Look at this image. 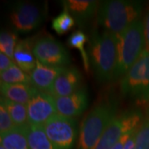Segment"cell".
<instances>
[{"mask_svg":"<svg viewBox=\"0 0 149 149\" xmlns=\"http://www.w3.org/2000/svg\"><path fill=\"white\" fill-rule=\"evenodd\" d=\"M34 42L35 41H33L32 38L19 40L13 54V61L15 64L29 74L37 65V60L32 52Z\"/></svg>","mask_w":149,"mask_h":149,"instance_id":"15","label":"cell"},{"mask_svg":"<svg viewBox=\"0 0 149 149\" xmlns=\"http://www.w3.org/2000/svg\"><path fill=\"white\" fill-rule=\"evenodd\" d=\"M27 126L14 127L1 134V146L5 149H30L27 136Z\"/></svg>","mask_w":149,"mask_h":149,"instance_id":"17","label":"cell"},{"mask_svg":"<svg viewBox=\"0 0 149 149\" xmlns=\"http://www.w3.org/2000/svg\"><path fill=\"white\" fill-rule=\"evenodd\" d=\"M45 10L37 3L30 2H17L11 7L8 19L13 31L28 33L37 29L42 23Z\"/></svg>","mask_w":149,"mask_h":149,"instance_id":"7","label":"cell"},{"mask_svg":"<svg viewBox=\"0 0 149 149\" xmlns=\"http://www.w3.org/2000/svg\"><path fill=\"white\" fill-rule=\"evenodd\" d=\"M13 65H15V62L13 59L8 57L4 53H0V72L5 71Z\"/></svg>","mask_w":149,"mask_h":149,"instance_id":"26","label":"cell"},{"mask_svg":"<svg viewBox=\"0 0 149 149\" xmlns=\"http://www.w3.org/2000/svg\"><path fill=\"white\" fill-rule=\"evenodd\" d=\"M45 133L56 149H71L77 137V120L56 114L43 125Z\"/></svg>","mask_w":149,"mask_h":149,"instance_id":"8","label":"cell"},{"mask_svg":"<svg viewBox=\"0 0 149 149\" xmlns=\"http://www.w3.org/2000/svg\"><path fill=\"white\" fill-rule=\"evenodd\" d=\"M144 37H145V51L149 52V8L143 20Z\"/></svg>","mask_w":149,"mask_h":149,"instance_id":"27","label":"cell"},{"mask_svg":"<svg viewBox=\"0 0 149 149\" xmlns=\"http://www.w3.org/2000/svg\"><path fill=\"white\" fill-rule=\"evenodd\" d=\"M65 69L66 67L45 65L37 61V65L30 74L31 85L38 91L49 94L56 79Z\"/></svg>","mask_w":149,"mask_h":149,"instance_id":"14","label":"cell"},{"mask_svg":"<svg viewBox=\"0 0 149 149\" xmlns=\"http://www.w3.org/2000/svg\"><path fill=\"white\" fill-rule=\"evenodd\" d=\"M27 136L30 149H56L42 125H28Z\"/></svg>","mask_w":149,"mask_h":149,"instance_id":"18","label":"cell"},{"mask_svg":"<svg viewBox=\"0 0 149 149\" xmlns=\"http://www.w3.org/2000/svg\"><path fill=\"white\" fill-rule=\"evenodd\" d=\"M122 94L139 101H149V52L144 51L120 82Z\"/></svg>","mask_w":149,"mask_h":149,"instance_id":"5","label":"cell"},{"mask_svg":"<svg viewBox=\"0 0 149 149\" xmlns=\"http://www.w3.org/2000/svg\"><path fill=\"white\" fill-rule=\"evenodd\" d=\"M135 149H149V116L144 119L137 131Z\"/></svg>","mask_w":149,"mask_h":149,"instance_id":"24","label":"cell"},{"mask_svg":"<svg viewBox=\"0 0 149 149\" xmlns=\"http://www.w3.org/2000/svg\"><path fill=\"white\" fill-rule=\"evenodd\" d=\"M1 104L5 107L16 127H25L29 125L26 104L9 100L1 96Z\"/></svg>","mask_w":149,"mask_h":149,"instance_id":"19","label":"cell"},{"mask_svg":"<svg viewBox=\"0 0 149 149\" xmlns=\"http://www.w3.org/2000/svg\"><path fill=\"white\" fill-rule=\"evenodd\" d=\"M89 43V58L96 78L101 81L113 80L117 66L118 35L95 31Z\"/></svg>","mask_w":149,"mask_h":149,"instance_id":"1","label":"cell"},{"mask_svg":"<svg viewBox=\"0 0 149 149\" xmlns=\"http://www.w3.org/2000/svg\"><path fill=\"white\" fill-rule=\"evenodd\" d=\"M138 131V130H137ZM137 131L130 136V138L127 140V142L125 143L123 148V149H135V138H136V133Z\"/></svg>","mask_w":149,"mask_h":149,"instance_id":"29","label":"cell"},{"mask_svg":"<svg viewBox=\"0 0 149 149\" xmlns=\"http://www.w3.org/2000/svg\"><path fill=\"white\" fill-rule=\"evenodd\" d=\"M61 3L63 8H66L73 17L77 25L84 27L97 14L100 2L95 0H65Z\"/></svg>","mask_w":149,"mask_h":149,"instance_id":"13","label":"cell"},{"mask_svg":"<svg viewBox=\"0 0 149 149\" xmlns=\"http://www.w3.org/2000/svg\"><path fill=\"white\" fill-rule=\"evenodd\" d=\"M54 99L57 113L68 118L80 115L87 109L89 104L88 92L85 87H81L70 95Z\"/></svg>","mask_w":149,"mask_h":149,"instance_id":"11","label":"cell"},{"mask_svg":"<svg viewBox=\"0 0 149 149\" xmlns=\"http://www.w3.org/2000/svg\"><path fill=\"white\" fill-rule=\"evenodd\" d=\"M74 24L75 21L73 17L70 15L68 10L64 8L63 11L53 18L52 22V27L58 35H63L69 32L74 27Z\"/></svg>","mask_w":149,"mask_h":149,"instance_id":"22","label":"cell"},{"mask_svg":"<svg viewBox=\"0 0 149 149\" xmlns=\"http://www.w3.org/2000/svg\"><path fill=\"white\" fill-rule=\"evenodd\" d=\"M0 149H5V148H3V146H0Z\"/></svg>","mask_w":149,"mask_h":149,"instance_id":"30","label":"cell"},{"mask_svg":"<svg viewBox=\"0 0 149 149\" xmlns=\"http://www.w3.org/2000/svg\"><path fill=\"white\" fill-rule=\"evenodd\" d=\"M117 116V103L106 101L94 107L81 124L77 149H95L104 131Z\"/></svg>","mask_w":149,"mask_h":149,"instance_id":"3","label":"cell"},{"mask_svg":"<svg viewBox=\"0 0 149 149\" xmlns=\"http://www.w3.org/2000/svg\"><path fill=\"white\" fill-rule=\"evenodd\" d=\"M140 110H128L113 118L97 144L95 149H111L126 133L137 130L143 123Z\"/></svg>","mask_w":149,"mask_h":149,"instance_id":"6","label":"cell"},{"mask_svg":"<svg viewBox=\"0 0 149 149\" xmlns=\"http://www.w3.org/2000/svg\"><path fill=\"white\" fill-rule=\"evenodd\" d=\"M0 80L3 84H28L31 85L30 74L26 73L16 64L0 72Z\"/></svg>","mask_w":149,"mask_h":149,"instance_id":"20","label":"cell"},{"mask_svg":"<svg viewBox=\"0 0 149 149\" xmlns=\"http://www.w3.org/2000/svg\"><path fill=\"white\" fill-rule=\"evenodd\" d=\"M32 52L37 61L48 66L65 67L70 63L68 52L51 36H42L34 42Z\"/></svg>","mask_w":149,"mask_h":149,"instance_id":"9","label":"cell"},{"mask_svg":"<svg viewBox=\"0 0 149 149\" xmlns=\"http://www.w3.org/2000/svg\"><path fill=\"white\" fill-rule=\"evenodd\" d=\"M16 127L5 107L0 104V133H6Z\"/></svg>","mask_w":149,"mask_h":149,"instance_id":"25","label":"cell"},{"mask_svg":"<svg viewBox=\"0 0 149 149\" xmlns=\"http://www.w3.org/2000/svg\"><path fill=\"white\" fill-rule=\"evenodd\" d=\"M37 89L28 84H3L0 91L3 97L16 103L27 105Z\"/></svg>","mask_w":149,"mask_h":149,"instance_id":"16","label":"cell"},{"mask_svg":"<svg viewBox=\"0 0 149 149\" xmlns=\"http://www.w3.org/2000/svg\"><path fill=\"white\" fill-rule=\"evenodd\" d=\"M82 75L74 67L66 68L54 82L49 95L53 98L70 95L81 88Z\"/></svg>","mask_w":149,"mask_h":149,"instance_id":"12","label":"cell"},{"mask_svg":"<svg viewBox=\"0 0 149 149\" xmlns=\"http://www.w3.org/2000/svg\"><path fill=\"white\" fill-rule=\"evenodd\" d=\"M137 130H138V129H137ZM137 130H133V131H132V132H129V133L124 134L122 138H121V139H120V140H119L117 143L115 144V145H114V146H113V147L111 149H123V146H124L125 143L127 142V140H128V139L130 138V136H131V135H132V134H133L134 132H136Z\"/></svg>","mask_w":149,"mask_h":149,"instance_id":"28","label":"cell"},{"mask_svg":"<svg viewBox=\"0 0 149 149\" xmlns=\"http://www.w3.org/2000/svg\"><path fill=\"white\" fill-rule=\"evenodd\" d=\"M88 41V37L85 35L84 32L80 30L74 31L67 39V44L70 47L77 48L80 51L82 61L84 64V67L86 71H88L90 69V58H89V54L86 52V50L85 48V43Z\"/></svg>","mask_w":149,"mask_h":149,"instance_id":"21","label":"cell"},{"mask_svg":"<svg viewBox=\"0 0 149 149\" xmlns=\"http://www.w3.org/2000/svg\"><path fill=\"white\" fill-rule=\"evenodd\" d=\"M18 42L16 33L12 31L2 30L0 33V51L13 60V54Z\"/></svg>","mask_w":149,"mask_h":149,"instance_id":"23","label":"cell"},{"mask_svg":"<svg viewBox=\"0 0 149 149\" xmlns=\"http://www.w3.org/2000/svg\"><path fill=\"white\" fill-rule=\"evenodd\" d=\"M143 3L131 0H107L100 3L97 23L104 31L118 35L140 19Z\"/></svg>","mask_w":149,"mask_h":149,"instance_id":"2","label":"cell"},{"mask_svg":"<svg viewBox=\"0 0 149 149\" xmlns=\"http://www.w3.org/2000/svg\"><path fill=\"white\" fill-rule=\"evenodd\" d=\"M29 125L43 126L57 114L55 99L49 94L37 90L27 104Z\"/></svg>","mask_w":149,"mask_h":149,"instance_id":"10","label":"cell"},{"mask_svg":"<svg viewBox=\"0 0 149 149\" xmlns=\"http://www.w3.org/2000/svg\"><path fill=\"white\" fill-rule=\"evenodd\" d=\"M144 51L143 21L140 18L118 35L117 66L113 80L126 74Z\"/></svg>","mask_w":149,"mask_h":149,"instance_id":"4","label":"cell"}]
</instances>
